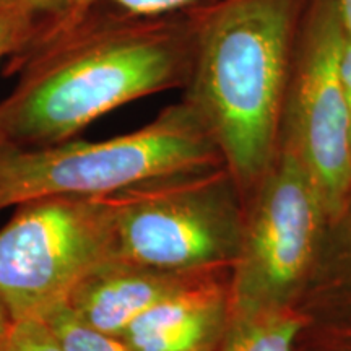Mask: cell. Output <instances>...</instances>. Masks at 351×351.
I'll use <instances>...</instances> for the list:
<instances>
[{
	"label": "cell",
	"instance_id": "cell-1",
	"mask_svg": "<svg viewBox=\"0 0 351 351\" xmlns=\"http://www.w3.org/2000/svg\"><path fill=\"white\" fill-rule=\"evenodd\" d=\"M194 19L90 12L39 29L8 57L20 80L0 101V152L70 140L104 114L186 86Z\"/></svg>",
	"mask_w": 351,
	"mask_h": 351
},
{
	"label": "cell",
	"instance_id": "cell-2",
	"mask_svg": "<svg viewBox=\"0 0 351 351\" xmlns=\"http://www.w3.org/2000/svg\"><path fill=\"white\" fill-rule=\"evenodd\" d=\"M309 0H215L192 12L184 101L247 197L278 152L293 59Z\"/></svg>",
	"mask_w": 351,
	"mask_h": 351
},
{
	"label": "cell",
	"instance_id": "cell-3",
	"mask_svg": "<svg viewBox=\"0 0 351 351\" xmlns=\"http://www.w3.org/2000/svg\"><path fill=\"white\" fill-rule=\"evenodd\" d=\"M121 261L176 274L231 270L245 195L226 165L181 171L106 194Z\"/></svg>",
	"mask_w": 351,
	"mask_h": 351
},
{
	"label": "cell",
	"instance_id": "cell-4",
	"mask_svg": "<svg viewBox=\"0 0 351 351\" xmlns=\"http://www.w3.org/2000/svg\"><path fill=\"white\" fill-rule=\"evenodd\" d=\"M217 165H225L218 147L182 99L150 124L119 137L0 152V212L44 197L106 195L148 179Z\"/></svg>",
	"mask_w": 351,
	"mask_h": 351
},
{
	"label": "cell",
	"instance_id": "cell-5",
	"mask_svg": "<svg viewBox=\"0 0 351 351\" xmlns=\"http://www.w3.org/2000/svg\"><path fill=\"white\" fill-rule=\"evenodd\" d=\"M116 256L106 195H56L16 205L0 228V301L12 320L44 317Z\"/></svg>",
	"mask_w": 351,
	"mask_h": 351
},
{
	"label": "cell",
	"instance_id": "cell-6",
	"mask_svg": "<svg viewBox=\"0 0 351 351\" xmlns=\"http://www.w3.org/2000/svg\"><path fill=\"white\" fill-rule=\"evenodd\" d=\"M249 195L230 274L231 314L295 307L326 223L322 200L304 166L283 147Z\"/></svg>",
	"mask_w": 351,
	"mask_h": 351
},
{
	"label": "cell",
	"instance_id": "cell-7",
	"mask_svg": "<svg viewBox=\"0 0 351 351\" xmlns=\"http://www.w3.org/2000/svg\"><path fill=\"white\" fill-rule=\"evenodd\" d=\"M345 36L333 0H309L293 59L278 147L295 155L337 212L351 187V143L340 75Z\"/></svg>",
	"mask_w": 351,
	"mask_h": 351
},
{
	"label": "cell",
	"instance_id": "cell-8",
	"mask_svg": "<svg viewBox=\"0 0 351 351\" xmlns=\"http://www.w3.org/2000/svg\"><path fill=\"white\" fill-rule=\"evenodd\" d=\"M295 311L302 319L296 351H351V187L326 217Z\"/></svg>",
	"mask_w": 351,
	"mask_h": 351
},
{
	"label": "cell",
	"instance_id": "cell-9",
	"mask_svg": "<svg viewBox=\"0 0 351 351\" xmlns=\"http://www.w3.org/2000/svg\"><path fill=\"white\" fill-rule=\"evenodd\" d=\"M230 274L210 271L171 293L121 339L134 351H218L231 319Z\"/></svg>",
	"mask_w": 351,
	"mask_h": 351
},
{
	"label": "cell",
	"instance_id": "cell-10",
	"mask_svg": "<svg viewBox=\"0 0 351 351\" xmlns=\"http://www.w3.org/2000/svg\"><path fill=\"white\" fill-rule=\"evenodd\" d=\"M205 274L210 271L176 274L112 258L85 276L64 304L86 326L121 337L140 314Z\"/></svg>",
	"mask_w": 351,
	"mask_h": 351
},
{
	"label": "cell",
	"instance_id": "cell-11",
	"mask_svg": "<svg viewBox=\"0 0 351 351\" xmlns=\"http://www.w3.org/2000/svg\"><path fill=\"white\" fill-rule=\"evenodd\" d=\"M302 319L295 307L251 315L231 314L218 351H296Z\"/></svg>",
	"mask_w": 351,
	"mask_h": 351
},
{
	"label": "cell",
	"instance_id": "cell-12",
	"mask_svg": "<svg viewBox=\"0 0 351 351\" xmlns=\"http://www.w3.org/2000/svg\"><path fill=\"white\" fill-rule=\"evenodd\" d=\"M212 2L215 0H75L70 12L59 21L75 19L90 12L112 13L129 19H161L171 15H187Z\"/></svg>",
	"mask_w": 351,
	"mask_h": 351
},
{
	"label": "cell",
	"instance_id": "cell-13",
	"mask_svg": "<svg viewBox=\"0 0 351 351\" xmlns=\"http://www.w3.org/2000/svg\"><path fill=\"white\" fill-rule=\"evenodd\" d=\"M64 351H134L121 337L109 335L83 324L65 304L44 315Z\"/></svg>",
	"mask_w": 351,
	"mask_h": 351
},
{
	"label": "cell",
	"instance_id": "cell-14",
	"mask_svg": "<svg viewBox=\"0 0 351 351\" xmlns=\"http://www.w3.org/2000/svg\"><path fill=\"white\" fill-rule=\"evenodd\" d=\"M0 351H64L59 339L44 317L12 320L0 340Z\"/></svg>",
	"mask_w": 351,
	"mask_h": 351
},
{
	"label": "cell",
	"instance_id": "cell-15",
	"mask_svg": "<svg viewBox=\"0 0 351 351\" xmlns=\"http://www.w3.org/2000/svg\"><path fill=\"white\" fill-rule=\"evenodd\" d=\"M36 29V23L23 13L0 10V60L23 49Z\"/></svg>",
	"mask_w": 351,
	"mask_h": 351
},
{
	"label": "cell",
	"instance_id": "cell-16",
	"mask_svg": "<svg viewBox=\"0 0 351 351\" xmlns=\"http://www.w3.org/2000/svg\"><path fill=\"white\" fill-rule=\"evenodd\" d=\"M73 3L75 0H0V10L19 12L29 16L36 23L38 33L67 15Z\"/></svg>",
	"mask_w": 351,
	"mask_h": 351
},
{
	"label": "cell",
	"instance_id": "cell-17",
	"mask_svg": "<svg viewBox=\"0 0 351 351\" xmlns=\"http://www.w3.org/2000/svg\"><path fill=\"white\" fill-rule=\"evenodd\" d=\"M340 75L341 85L346 101V111H348V125H350V143H351V41L345 39L343 49L340 57Z\"/></svg>",
	"mask_w": 351,
	"mask_h": 351
},
{
	"label": "cell",
	"instance_id": "cell-18",
	"mask_svg": "<svg viewBox=\"0 0 351 351\" xmlns=\"http://www.w3.org/2000/svg\"><path fill=\"white\" fill-rule=\"evenodd\" d=\"M345 39L351 41V0H333Z\"/></svg>",
	"mask_w": 351,
	"mask_h": 351
},
{
	"label": "cell",
	"instance_id": "cell-19",
	"mask_svg": "<svg viewBox=\"0 0 351 351\" xmlns=\"http://www.w3.org/2000/svg\"><path fill=\"white\" fill-rule=\"evenodd\" d=\"M10 324H12L10 314H8L7 307L3 306V302L0 301V340L3 339V335L7 333L8 327H10Z\"/></svg>",
	"mask_w": 351,
	"mask_h": 351
}]
</instances>
